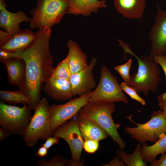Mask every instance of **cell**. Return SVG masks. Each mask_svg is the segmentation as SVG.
<instances>
[{
    "mask_svg": "<svg viewBox=\"0 0 166 166\" xmlns=\"http://www.w3.org/2000/svg\"><path fill=\"white\" fill-rule=\"evenodd\" d=\"M52 32L45 26L36 33L34 42L26 49L17 52V57L22 59L26 65L25 83L20 89L27 95L28 106L34 109L41 100L43 85L51 76L53 69V58L49 51V41Z\"/></svg>",
    "mask_w": 166,
    "mask_h": 166,
    "instance_id": "6da1fadb",
    "label": "cell"
},
{
    "mask_svg": "<svg viewBox=\"0 0 166 166\" xmlns=\"http://www.w3.org/2000/svg\"><path fill=\"white\" fill-rule=\"evenodd\" d=\"M118 41L119 45L124 51V59L126 60V55L128 53L135 57L138 61V71L130 75V81L127 84L138 94L143 93L146 97L150 91L156 92L161 81L158 64L149 55L144 54L138 57L132 51L128 44L120 39Z\"/></svg>",
    "mask_w": 166,
    "mask_h": 166,
    "instance_id": "7a4b0ae2",
    "label": "cell"
},
{
    "mask_svg": "<svg viewBox=\"0 0 166 166\" xmlns=\"http://www.w3.org/2000/svg\"><path fill=\"white\" fill-rule=\"evenodd\" d=\"M115 109L114 103L105 104L89 102L80 109L77 117L88 119L97 124L107 132L120 149H123L126 147V144L117 131L121 127V124L115 123L112 116Z\"/></svg>",
    "mask_w": 166,
    "mask_h": 166,
    "instance_id": "3957f363",
    "label": "cell"
},
{
    "mask_svg": "<svg viewBox=\"0 0 166 166\" xmlns=\"http://www.w3.org/2000/svg\"><path fill=\"white\" fill-rule=\"evenodd\" d=\"M34 110V114L22 136L27 147H33L39 139L44 141L52 135L50 129V105L47 98L41 99Z\"/></svg>",
    "mask_w": 166,
    "mask_h": 166,
    "instance_id": "277c9868",
    "label": "cell"
},
{
    "mask_svg": "<svg viewBox=\"0 0 166 166\" xmlns=\"http://www.w3.org/2000/svg\"><path fill=\"white\" fill-rule=\"evenodd\" d=\"M68 7L67 0H37L36 7L29 11L32 16L30 28L38 30L45 26L51 28L60 22Z\"/></svg>",
    "mask_w": 166,
    "mask_h": 166,
    "instance_id": "5b68a950",
    "label": "cell"
},
{
    "mask_svg": "<svg viewBox=\"0 0 166 166\" xmlns=\"http://www.w3.org/2000/svg\"><path fill=\"white\" fill-rule=\"evenodd\" d=\"M99 84L92 91L89 102L99 103H110L122 102L128 104L127 97L124 93L117 79L105 65L101 66Z\"/></svg>",
    "mask_w": 166,
    "mask_h": 166,
    "instance_id": "8992f818",
    "label": "cell"
},
{
    "mask_svg": "<svg viewBox=\"0 0 166 166\" xmlns=\"http://www.w3.org/2000/svg\"><path fill=\"white\" fill-rule=\"evenodd\" d=\"M127 117L136 126L125 127L124 131L141 144H143L147 141L155 143L166 133V120L161 110L153 112L150 119L143 124L135 122L130 116Z\"/></svg>",
    "mask_w": 166,
    "mask_h": 166,
    "instance_id": "52a82bcc",
    "label": "cell"
},
{
    "mask_svg": "<svg viewBox=\"0 0 166 166\" xmlns=\"http://www.w3.org/2000/svg\"><path fill=\"white\" fill-rule=\"evenodd\" d=\"M30 109L26 104L22 107L0 103V125L10 134L22 136L31 118Z\"/></svg>",
    "mask_w": 166,
    "mask_h": 166,
    "instance_id": "ba28073f",
    "label": "cell"
},
{
    "mask_svg": "<svg viewBox=\"0 0 166 166\" xmlns=\"http://www.w3.org/2000/svg\"><path fill=\"white\" fill-rule=\"evenodd\" d=\"M92 91L64 104H53L50 106V129L52 134L58 127L78 116L80 109L89 103V99Z\"/></svg>",
    "mask_w": 166,
    "mask_h": 166,
    "instance_id": "9c48e42d",
    "label": "cell"
},
{
    "mask_svg": "<svg viewBox=\"0 0 166 166\" xmlns=\"http://www.w3.org/2000/svg\"><path fill=\"white\" fill-rule=\"evenodd\" d=\"M52 135L64 140L69 147L72 160L77 162L81 160L83 140L78 126L77 116L72 118L57 128Z\"/></svg>",
    "mask_w": 166,
    "mask_h": 166,
    "instance_id": "30bf717a",
    "label": "cell"
},
{
    "mask_svg": "<svg viewBox=\"0 0 166 166\" xmlns=\"http://www.w3.org/2000/svg\"><path fill=\"white\" fill-rule=\"evenodd\" d=\"M156 9L155 22L149 34L151 43L149 56L152 57L166 55V10L158 5Z\"/></svg>",
    "mask_w": 166,
    "mask_h": 166,
    "instance_id": "8fae6325",
    "label": "cell"
},
{
    "mask_svg": "<svg viewBox=\"0 0 166 166\" xmlns=\"http://www.w3.org/2000/svg\"><path fill=\"white\" fill-rule=\"evenodd\" d=\"M97 61L96 58L93 57L87 66L80 72L71 74L69 81L73 96L86 94L96 87L92 72Z\"/></svg>",
    "mask_w": 166,
    "mask_h": 166,
    "instance_id": "7c38bea8",
    "label": "cell"
},
{
    "mask_svg": "<svg viewBox=\"0 0 166 166\" xmlns=\"http://www.w3.org/2000/svg\"><path fill=\"white\" fill-rule=\"evenodd\" d=\"M7 6L4 0H0V27L14 35L22 30L20 24L27 23L30 18L21 10L15 13L9 11L6 9Z\"/></svg>",
    "mask_w": 166,
    "mask_h": 166,
    "instance_id": "4fadbf2b",
    "label": "cell"
},
{
    "mask_svg": "<svg viewBox=\"0 0 166 166\" xmlns=\"http://www.w3.org/2000/svg\"><path fill=\"white\" fill-rule=\"evenodd\" d=\"M44 91L53 99L64 101L73 96L69 80L50 77L44 83Z\"/></svg>",
    "mask_w": 166,
    "mask_h": 166,
    "instance_id": "5bb4252c",
    "label": "cell"
},
{
    "mask_svg": "<svg viewBox=\"0 0 166 166\" xmlns=\"http://www.w3.org/2000/svg\"><path fill=\"white\" fill-rule=\"evenodd\" d=\"M67 14L87 17L97 13L99 9L107 7L105 0H67Z\"/></svg>",
    "mask_w": 166,
    "mask_h": 166,
    "instance_id": "9a60e30c",
    "label": "cell"
},
{
    "mask_svg": "<svg viewBox=\"0 0 166 166\" xmlns=\"http://www.w3.org/2000/svg\"><path fill=\"white\" fill-rule=\"evenodd\" d=\"M116 11L129 19H140L145 10L146 0H113Z\"/></svg>",
    "mask_w": 166,
    "mask_h": 166,
    "instance_id": "2e32d148",
    "label": "cell"
},
{
    "mask_svg": "<svg viewBox=\"0 0 166 166\" xmlns=\"http://www.w3.org/2000/svg\"><path fill=\"white\" fill-rule=\"evenodd\" d=\"M1 62L6 67L9 83L21 89L25 80L26 65L24 61L20 58L13 57Z\"/></svg>",
    "mask_w": 166,
    "mask_h": 166,
    "instance_id": "e0dca14e",
    "label": "cell"
},
{
    "mask_svg": "<svg viewBox=\"0 0 166 166\" xmlns=\"http://www.w3.org/2000/svg\"><path fill=\"white\" fill-rule=\"evenodd\" d=\"M66 46L68 49L67 56L71 74L80 72L88 65L85 53L76 42L69 39Z\"/></svg>",
    "mask_w": 166,
    "mask_h": 166,
    "instance_id": "ac0fdd59",
    "label": "cell"
},
{
    "mask_svg": "<svg viewBox=\"0 0 166 166\" xmlns=\"http://www.w3.org/2000/svg\"><path fill=\"white\" fill-rule=\"evenodd\" d=\"M36 38V33L30 30H22L18 33L13 35L7 43L0 47V49L11 52L21 51L30 46L34 42Z\"/></svg>",
    "mask_w": 166,
    "mask_h": 166,
    "instance_id": "d6986e66",
    "label": "cell"
},
{
    "mask_svg": "<svg viewBox=\"0 0 166 166\" xmlns=\"http://www.w3.org/2000/svg\"><path fill=\"white\" fill-rule=\"evenodd\" d=\"M78 117L79 128L84 140L99 141L108 137L107 132L97 124L88 119Z\"/></svg>",
    "mask_w": 166,
    "mask_h": 166,
    "instance_id": "ffe728a7",
    "label": "cell"
},
{
    "mask_svg": "<svg viewBox=\"0 0 166 166\" xmlns=\"http://www.w3.org/2000/svg\"><path fill=\"white\" fill-rule=\"evenodd\" d=\"M140 152L143 159L147 163H150L159 154L166 152V133L152 145L148 146L146 143L143 144Z\"/></svg>",
    "mask_w": 166,
    "mask_h": 166,
    "instance_id": "44dd1931",
    "label": "cell"
},
{
    "mask_svg": "<svg viewBox=\"0 0 166 166\" xmlns=\"http://www.w3.org/2000/svg\"><path fill=\"white\" fill-rule=\"evenodd\" d=\"M141 144L136 145L132 153L129 154L120 149L116 152L117 156L127 166H146L147 162L143 159L141 153Z\"/></svg>",
    "mask_w": 166,
    "mask_h": 166,
    "instance_id": "7402d4cb",
    "label": "cell"
},
{
    "mask_svg": "<svg viewBox=\"0 0 166 166\" xmlns=\"http://www.w3.org/2000/svg\"><path fill=\"white\" fill-rule=\"evenodd\" d=\"M0 98L3 101L11 104H28L29 100L27 94L20 89L17 91H0Z\"/></svg>",
    "mask_w": 166,
    "mask_h": 166,
    "instance_id": "603a6c76",
    "label": "cell"
},
{
    "mask_svg": "<svg viewBox=\"0 0 166 166\" xmlns=\"http://www.w3.org/2000/svg\"><path fill=\"white\" fill-rule=\"evenodd\" d=\"M71 75L67 56L59 62L57 66L53 68L51 77L63 78L69 81Z\"/></svg>",
    "mask_w": 166,
    "mask_h": 166,
    "instance_id": "cb8c5ba5",
    "label": "cell"
},
{
    "mask_svg": "<svg viewBox=\"0 0 166 166\" xmlns=\"http://www.w3.org/2000/svg\"><path fill=\"white\" fill-rule=\"evenodd\" d=\"M132 63V59H130L124 64L115 66L114 69L120 75L124 81L128 84L130 81L129 71Z\"/></svg>",
    "mask_w": 166,
    "mask_h": 166,
    "instance_id": "d4e9b609",
    "label": "cell"
},
{
    "mask_svg": "<svg viewBox=\"0 0 166 166\" xmlns=\"http://www.w3.org/2000/svg\"><path fill=\"white\" fill-rule=\"evenodd\" d=\"M67 160L60 155H56L52 157L49 161L44 159L40 160L37 163L38 166H65Z\"/></svg>",
    "mask_w": 166,
    "mask_h": 166,
    "instance_id": "484cf974",
    "label": "cell"
},
{
    "mask_svg": "<svg viewBox=\"0 0 166 166\" xmlns=\"http://www.w3.org/2000/svg\"><path fill=\"white\" fill-rule=\"evenodd\" d=\"M121 89L129 95L131 98L135 100L142 105H144L146 104L144 100L140 97L136 91L132 88L130 87L125 82H122L120 85Z\"/></svg>",
    "mask_w": 166,
    "mask_h": 166,
    "instance_id": "4316f807",
    "label": "cell"
},
{
    "mask_svg": "<svg viewBox=\"0 0 166 166\" xmlns=\"http://www.w3.org/2000/svg\"><path fill=\"white\" fill-rule=\"evenodd\" d=\"M99 146L98 141L90 139L83 140V148L87 153H95L98 150Z\"/></svg>",
    "mask_w": 166,
    "mask_h": 166,
    "instance_id": "83f0119b",
    "label": "cell"
},
{
    "mask_svg": "<svg viewBox=\"0 0 166 166\" xmlns=\"http://www.w3.org/2000/svg\"><path fill=\"white\" fill-rule=\"evenodd\" d=\"M154 60L162 68L166 77V55L163 56H156L153 57ZM163 98L166 100V92L161 94Z\"/></svg>",
    "mask_w": 166,
    "mask_h": 166,
    "instance_id": "f1b7e54d",
    "label": "cell"
},
{
    "mask_svg": "<svg viewBox=\"0 0 166 166\" xmlns=\"http://www.w3.org/2000/svg\"><path fill=\"white\" fill-rule=\"evenodd\" d=\"M13 35L6 31L0 30V46L4 45L7 43Z\"/></svg>",
    "mask_w": 166,
    "mask_h": 166,
    "instance_id": "f546056e",
    "label": "cell"
},
{
    "mask_svg": "<svg viewBox=\"0 0 166 166\" xmlns=\"http://www.w3.org/2000/svg\"><path fill=\"white\" fill-rule=\"evenodd\" d=\"M150 163L152 166H166V152L161 154L159 159H155Z\"/></svg>",
    "mask_w": 166,
    "mask_h": 166,
    "instance_id": "4dcf8cb0",
    "label": "cell"
},
{
    "mask_svg": "<svg viewBox=\"0 0 166 166\" xmlns=\"http://www.w3.org/2000/svg\"><path fill=\"white\" fill-rule=\"evenodd\" d=\"M13 57H16L15 52H9L0 49V60L1 62Z\"/></svg>",
    "mask_w": 166,
    "mask_h": 166,
    "instance_id": "1f68e13d",
    "label": "cell"
},
{
    "mask_svg": "<svg viewBox=\"0 0 166 166\" xmlns=\"http://www.w3.org/2000/svg\"><path fill=\"white\" fill-rule=\"evenodd\" d=\"M59 138L53 136H50L47 138L45 143L42 145L48 149L54 144H57L58 143Z\"/></svg>",
    "mask_w": 166,
    "mask_h": 166,
    "instance_id": "d6a6232c",
    "label": "cell"
},
{
    "mask_svg": "<svg viewBox=\"0 0 166 166\" xmlns=\"http://www.w3.org/2000/svg\"><path fill=\"white\" fill-rule=\"evenodd\" d=\"M157 99L159 102V106L162 111L164 116L166 120V100L163 99L160 94L158 96Z\"/></svg>",
    "mask_w": 166,
    "mask_h": 166,
    "instance_id": "836d02e7",
    "label": "cell"
},
{
    "mask_svg": "<svg viewBox=\"0 0 166 166\" xmlns=\"http://www.w3.org/2000/svg\"><path fill=\"white\" fill-rule=\"evenodd\" d=\"M125 164L117 156L113 158L109 163L102 165V166H124Z\"/></svg>",
    "mask_w": 166,
    "mask_h": 166,
    "instance_id": "e575fe53",
    "label": "cell"
},
{
    "mask_svg": "<svg viewBox=\"0 0 166 166\" xmlns=\"http://www.w3.org/2000/svg\"><path fill=\"white\" fill-rule=\"evenodd\" d=\"M48 149L42 145L39 147L36 153V155L39 158H42L45 157L48 153Z\"/></svg>",
    "mask_w": 166,
    "mask_h": 166,
    "instance_id": "d590c367",
    "label": "cell"
},
{
    "mask_svg": "<svg viewBox=\"0 0 166 166\" xmlns=\"http://www.w3.org/2000/svg\"><path fill=\"white\" fill-rule=\"evenodd\" d=\"M85 160L82 159L79 162L74 161L72 160H67L66 166H83Z\"/></svg>",
    "mask_w": 166,
    "mask_h": 166,
    "instance_id": "8d00e7d4",
    "label": "cell"
},
{
    "mask_svg": "<svg viewBox=\"0 0 166 166\" xmlns=\"http://www.w3.org/2000/svg\"><path fill=\"white\" fill-rule=\"evenodd\" d=\"M10 133L1 127L0 128V141L8 138Z\"/></svg>",
    "mask_w": 166,
    "mask_h": 166,
    "instance_id": "74e56055",
    "label": "cell"
},
{
    "mask_svg": "<svg viewBox=\"0 0 166 166\" xmlns=\"http://www.w3.org/2000/svg\"></svg>",
    "mask_w": 166,
    "mask_h": 166,
    "instance_id": "f35d334b",
    "label": "cell"
}]
</instances>
